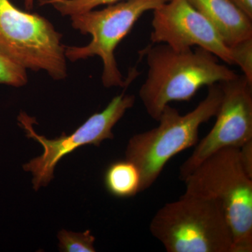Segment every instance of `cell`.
I'll list each match as a JSON object with an SVG mask.
<instances>
[{
	"instance_id": "cell-1",
	"label": "cell",
	"mask_w": 252,
	"mask_h": 252,
	"mask_svg": "<svg viewBox=\"0 0 252 252\" xmlns=\"http://www.w3.org/2000/svg\"><path fill=\"white\" fill-rule=\"evenodd\" d=\"M142 55L148 68L139 96L149 117L157 122L170 102L189 101L204 86L237 75L216 56L200 47L177 51L166 44H152Z\"/></svg>"
},
{
	"instance_id": "cell-2",
	"label": "cell",
	"mask_w": 252,
	"mask_h": 252,
	"mask_svg": "<svg viewBox=\"0 0 252 252\" xmlns=\"http://www.w3.org/2000/svg\"><path fill=\"white\" fill-rule=\"evenodd\" d=\"M222 97L220 84L208 86L206 97L193 110L182 115L167 104L158 119V126L131 137L126 158L140 170V192L155 183L172 158L196 145L200 126L216 117Z\"/></svg>"
},
{
	"instance_id": "cell-3",
	"label": "cell",
	"mask_w": 252,
	"mask_h": 252,
	"mask_svg": "<svg viewBox=\"0 0 252 252\" xmlns=\"http://www.w3.org/2000/svg\"><path fill=\"white\" fill-rule=\"evenodd\" d=\"M185 195L217 200L229 223L233 252H252V178L240 162L239 148L217 151L184 180Z\"/></svg>"
},
{
	"instance_id": "cell-4",
	"label": "cell",
	"mask_w": 252,
	"mask_h": 252,
	"mask_svg": "<svg viewBox=\"0 0 252 252\" xmlns=\"http://www.w3.org/2000/svg\"><path fill=\"white\" fill-rule=\"evenodd\" d=\"M149 230L168 252H233L231 229L217 200L184 194L158 210Z\"/></svg>"
},
{
	"instance_id": "cell-5",
	"label": "cell",
	"mask_w": 252,
	"mask_h": 252,
	"mask_svg": "<svg viewBox=\"0 0 252 252\" xmlns=\"http://www.w3.org/2000/svg\"><path fill=\"white\" fill-rule=\"evenodd\" d=\"M167 1L125 0L107 5L103 9L72 15L69 17L73 28L82 34H90L92 39L84 46H64L66 59L75 62L98 56L103 64L102 82L104 87L127 89L138 76V71L133 68L124 79L118 67L116 49L141 16Z\"/></svg>"
},
{
	"instance_id": "cell-6",
	"label": "cell",
	"mask_w": 252,
	"mask_h": 252,
	"mask_svg": "<svg viewBox=\"0 0 252 252\" xmlns=\"http://www.w3.org/2000/svg\"><path fill=\"white\" fill-rule=\"evenodd\" d=\"M63 35L37 14L0 0V54L26 69L44 71L54 80L67 76Z\"/></svg>"
},
{
	"instance_id": "cell-7",
	"label": "cell",
	"mask_w": 252,
	"mask_h": 252,
	"mask_svg": "<svg viewBox=\"0 0 252 252\" xmlns=\"http://www.w3.org/2000/svg\"><path fill=\"white\" fill-rule=\"evenodd\" d=\"M135 102V95L123 92L114 97L103 111L93 114L72 134L63 133L61 137L53 140L38 135L32 126L35 119L21 112L18 117L20 126L26 131L28 137L37 141L44 149L42 155L23 165L26 171L32 173L34 189L38 190L51 182L55 167L63 157L81 146L92 144L98 147L104 140L114 138L113 127Z\"/></svg>"
},
{
	"instance_id": "cell-8",
	"label": "cell",
	"mask_w": 252,
	"mask_h": 252,
	"mask_svg": "<svg viewBox=\"0 0 252 252\" xmlns=\"http://www.w3.org/2000/svg\"><path fill=\"white\" fill-rule=\"evenodd\" d=\"M220 85L223 97L215 117L216 122L181 165V180H185L217 151L226 147L240 148L252 140V82L243 74H237Z\"/></svg>"
},
{
	"instance_id": "cell-9",
	"label": "cell",
	"mask_w": 252,
	"mask_h": 252,
	"mask_svg": "<svg viewBox=\"0 0 252 252\" xmlns=\"http://www.w3.org/2000/svg\"><path fill=\"white\" fill-rule=\"evenodd\" d=\"M152 27V44H166L177 51L202 48L225 64H233L229 47L188 0H168L154 10Z\"/></svg>"
},
{
	"instance_id": "cell-10",
	"label": "cell",
	"mask_w": 252,
	"mask_h": 252,
	"mask_svg": "<svg viewBox=\"0 0 252 252\" xmlns=\"http://www.w3.org/2000/svg\"><path fill=\"white\" fill-rule=\"evenodd\" d=\"M230 46L252 36V18L232 0H188Z\"/></svg>"
},
{
	"instance_id": "cell-11",
	"label": "cell",
	"mask_w": 252,
	"mask_h": 252,
	"mask_svg": "<svg viewBox=\"0 0 252 252\" xmlns=\"http://www.w3.org/2000/svg\"><path fill=\"white\" fill-rule=\"evenodd\" d=\"M104 182L107 191L117 198H130L140 193V170L127 158L110 164L104 173Z\"/></svg>"
},
{
	"instance_id": "cell-12",
	"label": "cell",
	"mask_w": 252,
	"mask_h": 252,
	"mask_svg": "<svg viewBox=\"0 0 252 252\" xmlns=\"http://www.w3.org/2000/svg\"><path fill=\"white\" fill-rule=\"evenodd\" d=\"M122 1L125 0H39V4L51 5L62 16H70Z\"/></svg>"
},
{
	"instance_id": "cell-13",
	"label": "cell",
	"mask_w": 252,
	"mask_h": 252,
	"mask_svg": "<svg viewBox=\"0 0 252 252\" xmlns=\"http://www.w3.org/2000/svg\"><path fill=\"white\" fill-rule=\"evenodd\" d=\"M59 248L64 252H94V237L90 230L84 233H73L65 230H61L58 234Z\"/></svg>"
},
{
	"instance_id": "cell-14",
	"label": "cell",
	"mask_w": 252,
	"mask_h": 252,
	"mask_svg": "<svg viewBox=\"0 0 252 252\" xmlns=\"http://www.w3.org/2000/svg\"><path fill=\"white\" fill-rule=\"evenodd\" d=\"M228 47L233 64L238 65L243 75L252 82V36Z\"/></svg>"
},
{
	"instance_id": "cell-15",
	"label": "cell",
	"mask_w": 252,
	"mask_h": 252,
	"mask_svg": "<svg viewBox=\"0 0 252 252\" xmlns=\"http://www.w3.org/2000/svg\"><path fill=\"white\" fill-rule=\"evenodd\" d=\"M28 81L27 69L0 54V84L22 87Z\"/></svg>"
},
{
	"instance_id": "cell-16",
	"label": "cell",
	"mask_w": 252,
	"mask_h": 252,
	"mask_svg": "<svg viewBox=\"0 0 252 252\" xmlns=\"http://www.w3.org/2000/svg\"><path fill=\"white\" fill-rule=\"evenodd\" d=\"M239 156L244 170L252 178V140L239 148Z\"/></svg>"
},
{
	"instance_id": "cell-17",
	"label": "cell",
	"mask_w": 252,
	"mask_h": 252,
	"mask_svg": "<svg viewBox=\"0 0 252 252\" xmlns=\"http://www.w3.org/2000/svg\"><path fill=\"white\" fill-rule=\"evenodd\" d=\"M249 17L252 18V0H232Z\"/></svg>"
},
{
	"instance_id": "cell-18",
	"label": "cell",
	"mask_w": 252,
	"mask_h": 252,
	"mask_svg": "<svg viewBox=\"0 0 252 252\" xmlns=\"http://www.w3.org/2000/svg\"><path fill=\"white\" fill-rule=\"evenodd\" d=\"M34 0H24L25 7L26 9L30 11L33 9L34 6Z\"/></svg>"
}]
</instances>
